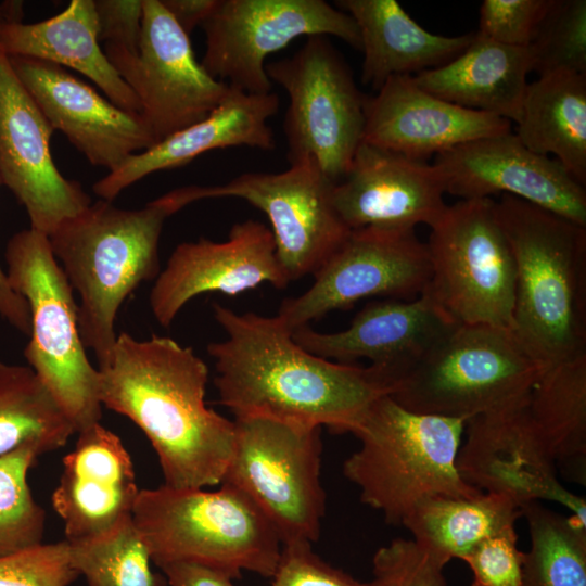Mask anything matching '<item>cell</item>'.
<instances>
[{
	"label": "cell",
	"mask_w": 586,
	"mask_h": 586,
	"mask_svg": "<svg viewBox=\"0 0 586 586\" xmlns=\"http://www.w3.org/2000/svg\"><path fill=\"white\" fill-rule=\"evenodd\" d=\"M227 337L207 345L219 403L234 418L266 417L352 433L388 390L373 368L340 364L301 347L282 319L213 304Z\"/></svg>",
	"instance_id": "cell-1"
},
{
	"label": "cell",
	"mask_w": 586,
	"mask_h": 586,
	"mask_svg": "<svg viewBox=\"0 0 586 586\" xmlns=\"http://www.w3.org/2000/svg\"><path fill=\"white\" fill-rule=\"evenodd\" d=\"M103 407L130 419L154 448L164 485H219L229 464L234 423L205 403L209 371L191 347L167 336L117 335L98 368Z\"/></svg>",
	"instance_id": "cell-2"
},
{
	"label": "cell",
	"mask_w": 586,
	"mask_h": 586,
	"mask_svg": "<svg viewBox=\"0 0 586 586\" xmlns=\"http://www.w3.org/2000/svg\"><path fill=\"white\" fill-rule=\"evenodd\" d=\"M184 206L178 189L140 209H123L101 199L48 235L54 257L79 296L80 337L94 353L98 368L112 356L122 304L141 282L160 273L158 243L165 220Z\"/></svg>",
	"instance_id": "cell-3"
},
{
	"label": "cell",
	"mask_w": 586,
	"mask_h": 586,
	"mask_svg": "<svg viewBox=\"0 0 586 586\" xmlns=\"http://www.w3.org/2000/svg\"><path fill=\"white\" fill-rule=\"evenodd\" d=\"M495 209L515 268L512 334L544 368L586 354V227L506 194Z\"/></svg>",
	"instance_id": "cell-4"
},
{
	"label": "cell",
	"mask_w": 586,
	"mask_h": 586,
	"mask_svg": "<svg viewBox=\"0 0 586 586\" xmlns=\"http://www.w3.org/2000/svg\"><path fill=\"white\" fill-rule=\"evenodd\" d=\"M467 420L412 412L388 395L375 399L353 434L360 446L343 464L362 504L403 525L424 498L484 492L460 476L456 459Z\"/></svg>",
	"instance_id": "cell-5"
},
{
	"label": "cell",
	"mask_w": 586,
	"mask_h": 586,
	"mask_svg": "<svg viewBox=\"0 0 586 586\" xmlns=\"http://www.w3.org/2000/svg\"><path fill=\"white\" fill-rule=\"evenodd\" d=\"M140 489L132 522L153 564L188 561L216 568L235 579L242 572L271 577L282 543L267 518L241 491Z\"/></svg>",
	"instance_id": "cell-6"
},
{
	"label": "cell",
	"mask_w": 586,
	"mask_h": 586,
	"mask_svg": "<svg viewBox=\"0 0 586 586\" xmlns=\"http://www.w3.org/2000/svg\"><path fill=\"white\" fill-rule=\"evenodd\" d=\"M7 277L30 311L24 356L60 404L76 433L100 422V372L80 337L78 303L49 237L31 228L16 232L5 249Z\"/></svg>",
	"instance_id": "cell-7"
},
{
	"label": "cell",
	"mask_w": 586,
	"mask_h": 586,
	"mask_svg": "<svg viewBox=\"0 0 586 586\" xmlns=\"http://www.w3.org/2000/svg\"><path fill=\"white\" fill-rule=\"evenodd\" d=\"M545 369L511 330L458 324L388 396L412 412L468 420L526 396Z\"/></svg>",
	"instance_id": "cell-8"
},
{
	"label": "cell",
	"mask_w": 586,
	"mask_h": 586,
	"mask_svg": "<svg viewBox=\"0 0 586 586\" xmlns=\"http://www.w3.org/2000/svg\"><path fill=\"white\" fill-rule=\"evenodd\" d=\"M233 423V449L221 483L257 506L282 545L316 543L327 499L321 428L266 417L234 418Z\"/></svg>",
	"instance_id": "cell-9"
},
{
	"label": "cell",
	"mask_w": 586,
	"mask_h": 586,
	"mask_svg": "<svg viewBox=\"0 0 586 586\" xmlns=\"http://www.w3.org/2000/svg\"><path fill=\"white\" fill-rule=\"evenodd\" d=\"M425 243V291L458 324L511 330L515 268L492 198L447 205Z\"/></svg>",
	"instance_id": "cell-10"
},
{
	"label": "cell",
	"mask_w": 586,
	"mask_h": 586,
	"mask_svg": "<svg viewBox=\"0 0 586 586\" xmlns=\"http://www.w3.org/2000/svg\"><path fill=\"white\" fill-rule=\"evenodd\" d=\"M289 95L283 120L289 163L313 158L333 183L362 141L365 98L344 58L326 36H311L292 56L266 64Z\"/></svg>",
	"instance_id": "cell-11"
},
{
	"label": "cell",
	"mask_w": 586,
	"mask_h": 586,
	"mask_svg": "<svg viewBox=\"0 0 586 586\" xmlns=\"http://www.w3.org/2000/svg\"><path fill=\"white\" fill-rule=\"evenodd\" d=\"M202 27V66L230 87L255 94L271 92L267 56L301 36H334L354 49L361 46L352 16L323 0H218Z\"/></svg>",
	"instance_id": "cell-12"
},
{
	"label": "cell",
	"mask_w": 586,
	"mask_h": 586,
	"mask_svg": "<svg viewBox=\"0 0 586 586\" xmlns=\"http://www.w3.org/2000/svg\"><path fill=\"white\" fill-rule=\"evenodd\" d=\"M137 54L104 46V53L138 98L156 143L205 118L229 90L199 63L189 36L160 0H142Z\"/></svg>",
	"instance_id": "cell-13"
},
{
	"label": "cell",
	"mask_w": 586,
	"mask_h": 586,
	"mask_svg": "<svg viewBox=\"0 0 586 586\" xmlns=\"http://www.w3.org/2000/svg\"><path fill=\"white\" fill-rule=\"evenodd\" d=\"M313 276L309 289L279 307L277 315L291 331L361 298L413 300L425 290L431 269L426 244L415 229L369 227L351 230Z\"/></svg>",
	"instance_id": "cell-14"
},
{
	"label": "cell",
	"mask_w": 586,
	"mask_h": 586,
	"mask_svg": "<svg viewBox=\"0 0 586 586\" xmlns=\"http://www.w3.org/2000/svg\"><path fill=\"white\" fill-rule=\"evenodd\" d=\"M334 183L313 158L277 174L246 173L221 186H192L195 200L239 198L269 219L276 255L290 281L314 275L351 230L332 202Z\"/></svg>",
	"instance_id": "cell-15"
},
{
	"label": "cell",
	"mask_w": 586,
	"mask_h": 586,
	"mask_svg": "<svg viewBox=\"0 0 586 586\" xmlns=\"http://www.w3.org/2000/svg\"><path fill=\"white\" fill-rule=\"evenodd\" d=\"M527 397L467 420L457 470L469 485L508 495L521 508L552 500L586 522V500L559 482L556 464L531 418Z\"/></svg>",
	"instance_id": "cell-16"
},
{
	"label": "cell",
	"mask_w": 586,
	"mask_h": 586,
	"mask_svg": "<svg viewBox=\"0 0 586 586\" xmlns=\"http://www.w3.org/2000/svg\"><path fill=\"white\" fill-rule=\"evenodd\" d=\"M53 131L0 49V180L25 207L30 228L47 235L91 204L55 166Z\"/></svg>",
	"instance_id": "cell-17"
},
{
	"label": "cell",
	"mask_w": 586,
	"mask_h": 586,
	"mask_svg": "<svg viewBox=\"0 0 586 586\" xmlns=\"http://www.w3.org/2000/svg\"><path fill=\"white\" fill-rule=\"evenodd\" d=\"M446 193L469 199L511 195L586 227V190L556 158L512 133L459 144L435 156Z\"/></svg>",
	"instance_id": "cell-18"
},
{
	"label": "cell",
	"mask_w": 586,
	"mask_h": 586,
	"mask_svg": "<svg viewBox=\"0 0 586 586\" xmlns=\"http://www.w3.org/2000/svg\"><path fill=\"white\" fill-rule=\"evenodd\" d=\"M8 58L53 130H60L90 164L110 173L156 143L140 114L117 106L65 67L31 58Z\"/></svg>",
	"instance_id": "cell-19"
},
{
	"label": "cell",
	"mask_w": 586,
	"mask_h": 586,
	"mask_svg": "<svg viewBox=\"0 0 586 586\" xmlns=\"http://www.w3.org/2000/svg\"><path fill=\"white\" fill-rule=\"evenodd\" d=\"M268 282L277 289L291 281L276 255L271 230L249 219L232 226L228 239L179 244L150 293L156 321L168 328L193 297L217 292L237 295Z\"/></svg>",
	"instance_id": "cell-20"
},
{
	"label": "cell",
	"mask_w": 586,
	"mask_h": 586,
	"mask_svg": "<svg viewBox=\"0 0 586 586\" xmlns=\"http://www.w3.org/2000/svg\"><path fill=\"white\" fill-rule=\"evenodd\" d=\"M456 326L424 290L413 300L368 303L343 331L322 333L304 326L292 331V339L307 352L335 362L369 359L390 395L393 384Z\"/></svg>",
	"instance_id": "cell-21"
},
{
	"label": "cell",
	"mask_w": 586,
	"mask_h": 586,
	"mask_svg": "<svg viewBox=\"0 0 586 586\" xmlns=\"http://www.w3.org/2000/svg\"><path fill=\"white\" fill-rule=\"evenodd\" d=\"M434 164L361 141L332 189L336 213L349 230L431 227L447 207Z\"/></svg>",
	"instance_id": "cell-22"
},
{
	"label": "cell",
	"mask_w": 586,
	"mask_h": 586,
	"mask_svg": "<svg viewBox=\"0 0 586 586\" xmlns=\"http://www.w3.org/2000/svg\"><path fill=\"white\" fill-rule=\"evenodd\" d=\"M362 141L424 161L459 144L511 132V123L421 89L412 75L390 77L365 98Z\"/></svg>",
	"instance_id": "cell-23"
},
{
	"label": "cell",
	"mask_w": 586,
	"mask_h": 586,
	"mask_svg": "<svg viewBox=\"0 0 586 586\" xmlns=\"http://www.w3.org/2000/svg\"><path fill=\"white\" fill-rule=\"evenodd\" d=\"M77 434L52 494L68 542L99 537L130 518L140 491L131 457L116 434L100 422Z\"/></svg>",
	"instance_id": "cell-24"
},
{
	"label": "cell",
	"mask_w": 586,
	"mask_h": 586,
	"mask_svg": "<svg viewBox=\"0 0 586 586\" xmlns=\"http://www.w3.org/2000/svg\"><path fill=\"white\" fill-rule=\"evenodd\" d=\"M278 109L279 97L273 92L247 93L229 86L225 98L209 115L131 155L117 169L99 179L93 192L112 202L148 175L183 166L216 149L245 145L272 150L276 142L268 119Z\"/></svg>",
	"instance_id": "cell-25"
},
{
	"label": "cell",
	"mask_w": 586,
	"mask_h": 586,
	"mask_svg": "<svg viewBox=\"0 0 586 586\" xmlns=\"http://www.w3.org/2000/svg\"><path fill=\"white\" fill-rule=\"evenodd\" d=\"M94 0H72L59 14L36 23H0V49L69 67L93 81L117 106L140 114L141 106L99 44Z\"/></svg>",
	"instance_id": "cell-26"
},
{
	"label": "cell",
	"mask_w": 586,
	"mask_h": 586,
	"mask_svg": "<svg viewBox=\"0 0 586 586\" xmlns=\"http://www.w3.org/2000/svg\"><path fill=\"white\" fill-rule=\"evenodd\" d=\"M355 21L364 53L361 82L378 91L392 76L443 66L462 53L474 33L440 36L421 27L396 0H340Z\"/></svg>",
	"instance_id": "cell-27"
},
{
	"label": "cell",
	"mask_w": 586,
	"mask_h": 586,
	"mask_svg": "<svg viewBox=\"0 0 586 586\" xmlns=\"http://www.w3.org/2000/svg\"><path fill=\"white\" fill-rule=\"evenodd\" d=\"M533 68L528 48L502 44L475 31L454 60L412 77L417 86L444 101L518 123Z\"/></svg>",
	"instance_id": "cell-28"
},
{
	"label": "cell",
	"mask_w": 586,
	"mask_h": 586,
	"mask_svg": "<svg viewBox=\"0 0 586 586\" xmlns=\"http://www.w3.org/2000/svg\"><path fill=\"white\" fill-rule=\"evenodd\" d=\"M517 125L523 145L556 155L586 187V74L559 69L528 82Z\"/></svg>",
	"instance_id": "cell-29"
},
{
	"label": "cell",
	"mask_w": 586,
	"mask_h": 586,
	"mask_svg": "<svg viewBox=\"0 0 586 586\" xmlns=\"http://www.w3.org/2000/svg\"><path fill=\"white\" fill-rule=\"evenodd\" d=\"M531 418L565 480L586 485V354L546 368L527 397Z\"/></svg>",
	"instance_id": "cell-30"
},
{
	"label": "cell",
	"mask_w": 586,
	"mask_h": 586,
	"mask_svg": "<svg viewBox=\"0 0 586 586\" xmlns=\"http://www.w3.org/2000/svg\"><path fill=\"white\" fill-rule=\"evenodd\" d=\"M520 517L521 506L505 494L436 495L422 499L403 526L416 543L450 561L462 560L483 539L514 526Z\"/></svg>",
	"instance_id": "cell-31"
},
{
	"label": "cell",
	"mask_w": 586,
	"mask_h": 586,
	"mask_svg": "<svg viewBox=\"0 0 586 586\" xmlns=\"http://www.w3.org/2000/svg\"><path fill=\"white\" fill-rule=\"evenodd\" d=\"M74 433L72 421L34 370L0 358V456L28 443L50 453Z\"/></svg>",
	"instance_id": "cell-32"
},
{
	"label": "cell",
	"mask_w": 586,
	"mask_h": 586,
	"mask_svg": "<svg viewBox=\"0 0 586 586\" xmlns=\"http://www.w3.org/2000/svg\"><path fill=\"white\" fill-rule=\"evenodd\" d=\"M522 513L531 536L523 586H586V522L540 501L524 505Z\"/></svg>",
	"instance_id": "cell-33"
},
{
	"label": "cell",
	"mask_w": 586,
	"mask_h": 586,
	"mask_svg": "<svg viewBox=\"0 0 586 586\" xmlns=\"http://www.w3.org/2000/svg\"><path fill=\"white\" fill-rule=\"evenodd\" d=\"M68 545L72 565L88 586H168L164 574L152 569L132 517L99 537Z\"/></svg>",
	"instance_id": "cell-34"
},
{
	"label": "cell",
	"mask_w": 586,
	"mask_h": 586,
	"mask_svg": "<svg viewBox=\"0 0 586 586\" xmlns=\"http://www.w3.org/2000/svg\"><path fill=\"white\" fill-rule=\"evenodd\" d=\"M42 449L33 443L0 456V557L42 543L46 512L27 482Z\"/></svg>",
	"instance_id": "cell-35"
},
{
	"label": "cell",
	"mask_w": 586,
	"mask_h": 586,
	"mask_svg": "<svg viewBox=\"0 0 586 586\" xmlns=\"http://www.w3.org/2000/svg\"><path fill=\"white\" fill-rule=\"evenodd\" d=\"M528 49L538 75L586 74V1L553 0Z\"/></svg>",
	"instance_id": "cell-36"
},
{
	"label": "cell",
	"mask_w": 586,
	"mask_h": 586,
	"mask_svg": "<svg viewBox=\"0 0 586 586\" xmlns=\"http://www.w3.org/2000/svg\"><path fill=\"white\" fill-rule=\"evenodd\" d=\"M449 561L413 539L394 538L372 559L369 586H446L444 568Z\"/></svg>",
	"instance_id": "cell-37"
},
{
	"label": "cell",
	"mask_w": 586,
	"mask_h": 586,
	"mask_svg": "<svg viewBox=\"0 0 586 586\" xmlns=\"http://www.w3.org/2000/svg\"><path fill=\"white\" fill-rule=\"evenodd\" d=\"M78 576L66 539L0 557V586H69Z\"/></svg>",
	"instance_id": "cell-38"
},
{
	"label": "cell",
	"mask_w": 586,
	"mask_h": 586,
	"mask_svg": "<svg viewBox=\"0 0 586 586\" xmlns=\"http://www.w3.org/2000/svg\"><path fill=\"white\" fill-rule=\"evenodd\" d=\"M553 0H484L479 33L496 42L528 48Z\"/></svg>",
	"instance_id": "cell-39"
},
{
	"label": "cell",
	"mask_w": 586,
	"mask_h": 586,
	"mask_svg": "<svg viewBox=\"0 0 586 586\" xmlns=\"http://www.w3.org/2000/svg\"><path fill=\"white\" fill-rule=\"evenodd\" d=\"M517 540L511 526L475 545L462 558L473 573L471 586H523L524 552Z\"/></svg>",
	"instance_id": "cell-40"
},
{
	"label": "cell",
	"mask_w": 586,
	"mask_h": 586,
	"mask_svg": "<svg viewBox=\"0 0 586 586\" xmlns=\"http://www.w3.org/2000/svg\"><path fill=\"white\" fill-rule=\"evenodd\" d=\"M270 586H369L318 556L313 544H283Z\"/></svg>",
	"instance_id": "cell-41"
},
{
	"label": "cell",
	"mask_w": 586,
	"mask_h": 586,
	"mask_svg": "<svg viewBox=\"0 0 586 586\" xmlns=\"http://www.w3.org/2000/svg\"><path fill=\"white\" fill-rule=\"evenodd\" d=\"M99 41L137 54L142 27V0H94Z\"/></svg>",
	"instance_id": "cell-42"
},
{
	"label": "cell",
	"mask_w": 586,
	"mask_h": 586,
	"mask_svg": "<svg viewBox=\"0 0 586 586\" xmlns=\"http://www.w3.org/2000/svg\"><path fill=\"white\" fill-rule=\"evenodd\" d=\"M160 569L168 586H235L229 573L196 562H171Z\"/></svg>",
	"instance_id": "cell-43"
},
{
	"label": "cell",
	"mask_w": 586,
	"mask_h": 586,
	"mask_svg": "<svg viewBox=\"0 0 586 586\" xmlns=\"http://www.w3.org/2000/svg\"><path fill=\"white\" fill-rule=\"evenodd\" d=\"M179 27L189 36L208 18L218 0H160Z\"/></svg>",
	"instance_id": "cell-44"
},
{
	"label": "cell",
	"mask_w": 586,
	"mask_h": 586,
	"mask_svg": "<svg viewBox=\"0 0 586 586\" xmlns=\"http://www.w3.org/2000/svg\"><path fill=\"white\" fill-rule=\"evenodd\" d=\"M1 186V180H0ZM0 317L13 328L29 336L30 311L26 300L9 283L5 271L0 266Z\"/></svg>",
	"instance_id": "cell-45"
},
{
	"label": "cell",
	"mask_w": 586,
	"mask_h": 586,
	"mask_svg": "<svg viewBox=\"0 0 586 586\" xmlns=\"http://www.w3.org/2000/svg\"><path fill=\"white\" fill-rule=\"evenodd\" d=\"M23 7L22 1H4L0 3V23L22 22Z\"/></svg>",
	"instance_id": "cell-46"
}]
</instances>
